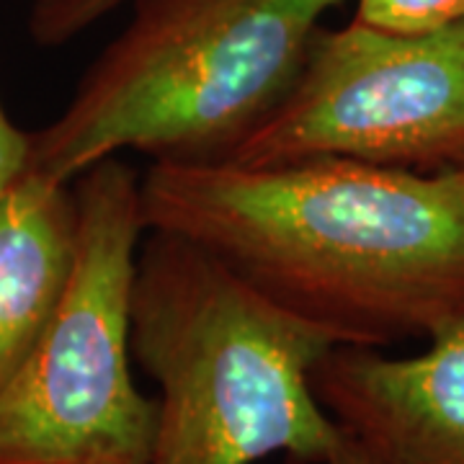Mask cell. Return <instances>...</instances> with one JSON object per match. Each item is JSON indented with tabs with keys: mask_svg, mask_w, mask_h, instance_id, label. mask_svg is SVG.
<instances>
[{
	"mask_svg": "<svg viewBox=\"0 0 464 464\" xmlns=\"http://www.w3.org/2000/svg\"><path fill=\"white\" fill-rule=\"evenodd\" d=\"M323 464H382L377 462L366 449H362L353 439H348L346 433H343V441H341V447L333 451L331 457L325 459Z\"/></svg>",
	"mask_w": 464,
	"mask_h": 464,
	"instance_id": "cell-11",
	"label": "cell"
},
{
	"mask_svg": "<svg viewBox=\"0 0 464 464\" xmlns=\"http://www.w3.org/2000/svg\"><path fill=\"white\" fill-rule=\"evenodd\" d=\"M32 170V132L18 130L0 103V197Z\"/></svg>",
	"mask_w": 464,
	"mask_h": 464,
	"instance_id": "cell-10",
	"label": "cell"
},
{
	"mask_svg": "<svg viewBox=\"0 0 464 464\" xmlns=\"http://www.w3.org/2000/svg\"><path fill=\"white\" fill-rule=\"evenodd\" d=\"M356 18L387 32H433L464 21V0H359Z\"/></svg>",
	"mask_w": 464,
	"mask_h": 464,
	"instance_id": "cell-8",
	"label": "cell"
},
{
	"mask_svg": "<svg viewBox=\"0 0 464 464\" xmlns=\"http://www.w3.org/2000/svg\"><path fill=\"white\" fill-rule=\"evenodd\" d=\"M343 0H132L65 111L32 132V170L72 183L134 150L152 163H225L297 83Z\"/></svg>",
	"mask_w": 464,
	"mask_h": 464,
	"instance_id": "cell-3",
	"label": "cell"
},
{
	"mask_svg": "<svg viewBox=\"0 0 464 464\" xmlns=\"http://www.w3.org/2000/svg\"><path fill=\"white\" fill-rule=\"evenodd\" d=\"M307 158L418 173L464 168V21L420 34L359 18L320 29L295 88L232 163Z\"/></svg>",
	"mask_w": 464,
	"mask_h": 464,
	"instance_id": "cell-5",
	"label": "cell"
},
{
	"mask_svg": "<svg viewBox=\"0 0 464 464\" xmlns=\"http://www.w3.org/2000/svg\"><path fill=\"white\" fill-rule=\"evenodd\" d=\"M78 237L72 183L29 170L0 197V387L65 295Z\"/></svg>",
	"mask_w": 464,
	"mask_h": 464,
	"instance_id": "cell-7",
	"label": "cell"
},
{
	"mask_svg": "<svg viewBox=\"0 0 464 464\" xmlns=\"http://www.w3.org/2000/svg\"><path fill=\"white\" fill-rule=\"evenodd\" d=\"M130 0H36L29 32L42 47H63Z\"/></svg>",
	"mask_w": 464,
	"mask_h": 464,
	"instance_id": "cell-9",
	"label": "cell"
},
{
	"mask_svg": "<svg viewBox=\"0 0 464 464\" xmlns=\"http://www.w3.org/2000/svg\"><path fill=\"white\" fill-rule=\"evenodd\" d=\"M325 411L382 464H464V315L423 353L335 346L313 369Z\"/></svg>",
	"mask_w": 464,
	"mask_h": 464,
	"instance_id": "cell-6",
	"label": "cell"
},
{
	"mask_svg": "<svg viewBox=\"0 0 464 464\" xmlns=\"http://www.w3.org/2000/svg\"><path fill=\"white\" fill-rule=\"evenodd\" d=\"M335 348L199 246L148 230L132 302L134 362L158 384L150 464H323L343 441L313 390Z\"/></svg>",
	"mask_w": 464,
	"mask_h": 464,
	"instance_id": "cell-2",
	"label": "cell"
},
{
	"mask_svg": "<svg viewBox=\"0 0 464 464\" xmlns=\"http://www.w3.org/2000/svg\"><path fill=\"white\" fill-rule=\"evenodd\" d=\"M78 237L47 328L0 387V464H150L155 400L132 372L140 173L106 158L72 181Z\"/></svg>",
	"mask_w": 464,
	"mask_h": 464,
	"instance_id": "cell-4",
	"label": "cell"
},
{
	"mask_svg": "<svg viewBox=\"0 0 464 464\" xmlns=\"http://www.w3.org/2000/svg\"><path fill=\"white\" fill-rule=\"evenodd\" d=\"M140 194L148 230L212 253L335 346L431 338L464 315V168L152 163Z\"/></svg>",
	"mask_w": 464,
	"mask_h": 464,
	"instance_id": "cell-1",
	"label": "cell"
}]
</instances>
